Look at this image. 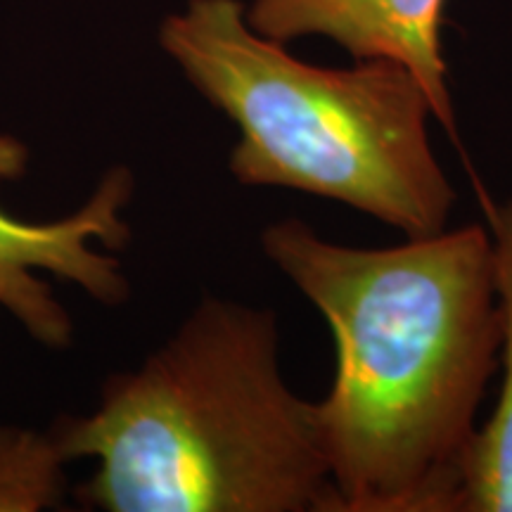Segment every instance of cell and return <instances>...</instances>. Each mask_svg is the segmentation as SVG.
<instances>
[{
    "label": "cell",
    "instance_id": "5",
    "mask_svg": "<svg viewBox=\"0 0 512 512\" xmlns=\"http://www.w3.org/2000/svg\"><path fill=\"white\" fill-rule=\"evenodd\" d=\"M446 0H252L247 22L280 43L323 36L354 60H389L411 72L451 138L456 107L446 79L441 22Z\"/></svg>",
    "mask_w": 512,
    "mask_h": 512
},
{
    "label": "cell",
    "instance_id": "2",
    "mask_svg": "<svg viewBox=\"0 0 512 512\" xmlns=\"http://www.w3.org/2000/svg\"><path fill=\"white\" fill-rule=\"evenodd\" d=\"M93 458L79 486L105 512H339L316 401L287 384L273 309L202 297L86 418L50 430Z\"/></svg>",
    "mask_w": 512,
    "mask_h": 512
},
{
    "label": "cell",
    "instance_id": "3",
    "mask_svg": "<svg viewBox=\"0 0 512 512\" xmlns=\"http://www.w3.org/2000/svg\"><path fill=\"white\" fill-rule=\"evenodd\" d=\"M159 46L238 126L228 171L249 188L347 204L403 238L448 228L458 192L430 138V98L389 60L318 67L259 34L240 0H188Z\"/></svg>",
    "mask_w": 512,
    "mask_h": 512
},
{
    "label": "cell",
    "instance_id": "7",
    "mask_svg": "<svg viewBox=\"0 0 512 512\" xmlns=\"http://www.w3.org/2000/svg\"><path fill=\"white\" fill-rule=\"evenodd\" d=\"M64 460L50 434L0 427V510L34 512L60 503Z\"/></svg>",
    "mask_w": 512,
    "mask_h": 512
},
{
    "label": "cell",
    "instance_id": "1",
    "mask_svg": "<svg viewBox=\"0 0 512 512\" xmlns=\"http://www.w3.org/2000/svg\"><path fill=\"white\" fill-rule=\"evenodd\" d=\"M259 242L330 325L335 377L316 415L339 512H460L477 413L501 370L489 228L368 249L287 216Z\"/></svg>",
    "mask_w": 512,
    "mask_h": 512
},
{
    "label": "cell",
    "instance_id": "4",
    "mask_svg": "<svg viewBox=\"0 0 512 512\" xmlns=\"http://www.w3.org/2000/svg\"><path fill=\"white\" fill-rule=\"evenodd\" d=\"M27 164V145L0 133V183L22 178ZM131 195V171L114 166L72 216L36 223L15 219L0 209V306L43 347L67 349L74 325L41 273L79 285L105 306L124 304L131 294L119 261L93 247V242L107 249L128 245L131 230L121 211Z\"/></svg>",
    "mask_w": 512,
    "mask_h": 512
},
{
    "label": "cell",
    "instance_id": "6",
    "mask_svg": "<svg viewBox=\"0 0 512 512\" xmlns=\"http://www.w3.org/2000/svg\"><path fill=\"white\" fill-rule=\"evenodd\" d=\"M484 211L503 316V382L494 415L479 427L472 446L460 512H512V200H484Z\"/></svg>",
    "mask_w": 512,
    "mask_h": 512
}]
</instances>
